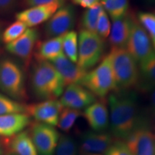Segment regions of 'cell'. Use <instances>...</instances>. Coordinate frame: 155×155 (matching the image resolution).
Returning <instances> with one entry per match:
<instances>
[{
  "label": "cell",
  "mask_w": 155,
  "mask_h": 155,
  "mask_svg": "<svg viewBox=\"0 0 155 155\" xmlns=\"http://www.w3.org/2000/svg\"><path fill=\"white\" fill-rule=\"evenodd\" d=\"M109 121L114 138L125 141L140 126L137 96L130 91H117L108 95Z\"/></svg>",
  "instance_id": "cell-1"
},
{
  "label": "cell",
  "mask_w": 155,
  "mask_h": 155,
  "mask_svg": "<svg viewBox=\"0 0 155 155\" xmlns=\"http://www.w3.org/2000/svg\"><path fill=\"white\" fill-rule=\"evenodd\" d=\"M108 55L115 79V92L136 88L139 77V65L134 58L125 48H112Z\"/></svg>",
  "instance_id": "cell-2"
},
{
  "label": "cell",
  "mask_w": 155,
  "mask_h": 155,
  "mask_svg": "<svg viewBox=\"0 0 155 155\" xmlns=\"http://www.w3.org/2000/svg\"><path fill=\"white\" fill-rule=\"evenodd\" d=\"M0 89L17 101L28 98L22 68L17 62L6 56L0 58Z\"/></svg>",
  "instance_id": "cell-3"
},
{
  "label": "cell",
  "mask_w": 155,
  "mask_h": 155,
  "mask_svg": "<svg viewBox=\"0 0 155 155\" xmlns=\"http://www.w3.org/2000/svg\"><path fill=\"white\" fill-rule=\"evenodd\" d=\"M81 85L100 98H105L112 91H116L115 79L108 55L86 73Z\"/></svg>",
  "instance_id": "cell-4"
},
{
  "label": "cell",
  "mask_w": 155,
  "mask_h": 155,
  "mask_svg": "<svg viewBox=\"0 0 155 155\" xmlns=\"http://www.w3.org/2000/svg\"><path fill=\"white\" fill-rule=\"evenodd\" d=\"M78 35L77 65L88 72L104 58V40L95 32L81 30Z\"/></svg>",
  "instance_id": "cell-5"
},
{
  "label": "cell",
  "mask_w": 155,
  "mask_h": 155,
  "mask_svg": "<svg viewBox=\"0 0 155 155\" xmlns=\"http://www.w3.org/2000/svg\"><path fill=\"white\" fill-rule=\"evenodd\" d=\"M126 49L139 64L147 61L155 54L150 36L136 16L133 19L130 35Z\"/></svg>",
  "instance_id": "cell-6"
},
{
  "label": "cell",
  "mask_w": 155,
  "mask_h": 155,
  "mask_svg": "<svg viewBox=\"0 0 155 155\" xmlns=\"http://www.w3.org/2000/svg\"><path fill=\"white\" fill-rule=\"evenodd\" d=\"M30 135L38 155H54L60 134L53 126L40 122L31 125Z\"/></svg>",
  "instance_id": "cell-7"
},
{
  "label": "cell",
  "mask_w": 155,
  "mask_h": 155,
  "mask_svg": "<svg viewBox=\"0 0 155 155\" xmlns=\"http://www.w3.org/2000/svg\"><path fill=\"white\" fill-rule=\"evenodd\" d=\"M75 23V11L71 5H64L46 22L44 28L45 36L55 38L72 30Z\"/></svg>",
  "instance_id": "cell-8"
},
{
  "label": "cell",
  "mask_w": 155,
  "mask_h": 155,
  "mask_svg": "<svg viewBox=\"0 0 155 155\" xmlns=\"http://www.w3.org/2000/svg\"><path fill=\"white\" fill-rule=\"evenodd\" d=\"M124 141L132 155H155V135L143 123Z\"/></svg>",
  "instance_id": "cell-9"
},
{
  "label": "cell",
  "mask_w": 155,
  "mask_h": 155,
  "mask_svg": "<svg viewBox=\"0 0 155 155\" xmlns=\"http://www.w3.org/2000/svg\"><path fill=\"white\" fill-rule=\"evenodd\" d=\"M39 32L35 28H28L27 30L13 42L6 45V50L16 56L26 65L30 63L38 42Z\"/></svg>",
  "instance_id": "cell-10"
},
{
  "label": "cell",
  "mask_w": 155,
  "mask_h": 155,
  "mask_svg": "<svg viewBox=\"0 0 155 155\" xmlns=\"http://www.w3.org/2000/svg\"><path fill=\"white\" fill-rule=\"evenodd\" d=\"M63 106L57 99L46 100L27 106L26 113L37 122L55 127Z\"/></svg>",
  "instance_id": "cell-11"
},
{
  "label": "cell",
  "mask_w": 155,
  "mask_h": 155,
  "mask_svg": "<svg viewBox=\"0 0 155 155\" xmlns=\"http://www.w3.org/2000/svg\"><path fill=\"white\" fill-rule=\"evenodd\" d=\"M62 5L53 3L29 7L15 15L17 20L24 23L29 28L41 25L49 19Z\"/></svg>",
  "instance_id": "cell-12"
},
{
  "label": "cell",
  "mask_w": 155,
  "mask_h": 155,
  "mask_svg": "<svg viewBox=\"0 0 155 155\" xmlns=\"http://www.w3.org/2000/svg\"><path fill=\"white\" fill-rule=\"evenodd\" d=\"M81 150L88 154H104L116 140L113 135L104 132L87 131L81 137Z\"/></svg>",
  "instance_id": "cell-13"
},
{
  "label": "cell",
  "mask_w": 155,
  "mask_h": 155,
  "mask_svg": "<svg viewBox=\"0 0 155 155\" xmlns=\"http://www.w3.org/2000/svg\"><path fill=\"white\" fill-rule=\"evenodd\" d=\"M82 115L94 131L104 132L109 125V114L105 98L96 100L85 108Z\"/></svg>",
  "instance_id": "cell-14"
},
{
  "label": "cell",
  "mask_w": 155,
  "mask_h": 155,
  "mask_svg": "<svg viewBox=\"0 0 155 155\" xmlns=\"http://www.w3.org/2000/svg\"><path fill=\"white\" fill-rule=\"evenodd\" d=\"M50 62L61 75L65 87L72 84L81 85L87 73L78 66L76 63L70 61L64 53Z\"/></svg>",
  "instance_id": "cell-15"
},
{
  "label": "cell",
  "mask_w": 155,
  "mask_h": 155,
  "mask_svg": "<svg viewBox=\"0 0 155 155\" xmlns=\"http://www.w3.org/2000/svg\"><path fill=\"white\" fill-rule=\"evenodd\" d=\"M134 17V15L129 12L124 17L113 20L109 35V42L111 48H126L130 35Z\"/></svg>",
  "instance_id": "cell-16"
},
{
  "label": "cell",
  "mask_w": 155,
  "mask_h": 155,
  "mask_svg": "<svg viewBox=\"0 0 155 155\" xmlns=\"http://www.w3.org/2000/svg\"><path fill=\"white\" fill-rule=\"evenodd\" d=\"M31 122L27 113L0 115V137H13L23 131Z\"/></svg>",
  "instance_id": "cell-17"
},
{
  "label": "cell",
  "mask_w": 155,
  "mask_h": 155,
  "mask_svg": "<svg viewBox=\"0 0 155 155\" xmlns=\"http://www.w3.org/2000/svg\"><path fill=\"white\" fill-rule=\"evenodd\" d=\"M63 35L48 38L42 42H38L35 53L36 61H51L63 53Z\"/></svg>",
  "instance_id": "cell-18"
},
{
  "label": "cell",
  "mask_w": 155,
  "mask_h": 155,
  "mask_svg": "<svg viewBox=\"0 0 155 155\" xmlns=\"http://www.w3.org/2000/svg\"><path fill=\"white\" fill-rule=\"evenodd\" d=\"M139 65V77L136 88L143 94L151 93L155 89V54Z\"/></svg>",
  "instance_id": "cell-19"
},
{
  "label": "cell",
  "mask_w": 155,
  "mask_h": 155,
  "mask_svg": "<svg viewBox=\"0 0 155 155\" xmlns=\"http://www.w3.org/2000/svg\"><path fill=\"white\" fill-rule=\"evenodd\" d=\"M45 77L53 99L61 96L65 90L63 78L54 65L49 61H37Z\"/></svg>",
  "instance_id": "cell-20"
},
{
  "label": "cell",
  "mask_w": 155,
  "mask_h": 155,
  "mask_svg": "<svg viewBox=\"0 0 155 155\" xmlns=\"http://www.w3.org/2000/svg\"><path fill=\"white\" fill-rule=\"evenodd\" d=\"M30 83L32 92L39 99L43 101L53 99L45 77L37 61L31 71Z\"/></svg>",
  "instance_id": "cell-21"
},
{
  "label": "cell",
  "mask_w": 155,
  "mask_h": 155,
  "mask_svg": "<svg viewBox=\"0 0 155 155\" xmlns=\"http://www.w3.org/2000/svg\"><path fill=\"white\" fill-rule=\"evenodd\" d=\"M11 153L16 155H38L30 133L28 131H21L9 142Z\"/></svg>",
  "instance_id": "cell-22"
},
{
  "label": "cell",
  "mask_w": 155,
  "mask_h": 155,
  "mask_svg": "<svg viewBox=\"0 0 155 155\" xmlns=\"http://www.w3.org/2000/svg\"><path fill=\"white\" fill-rule=\"evenodd\" d=\"M101 4L112 20L121 18L129 12V0H104Z\"/></svg>",
  "instance_id": "cell-23"
},
{
  "label": "cell",
  "mask_w": 155,
  "mask_h": 155,
  "mask_svg": "<svg viewBox=\"0 0 155 155\" xmlns=\"http://www.w3.org/2000/svg\"><path fill=\"white\" fill-rule=\"evenodd\" d=\"M103 9V6L101 3L86 9L83 13L81 18V30L96 33V25L98 17Z\"/></svg>",
  "instance_id": "cell-24"
},
{
  "label": "cell",
  "mask_w": 155,
  "mask_h": 155,
  "mask_svg": "<svg viewBox=\"0 0 155 155\" xmlns=\"http://www.w3.org/2000/svg\"><path fill=\"white\" fill-rule=\"evenodd\" d=\"M63 53L73 63H76L78 50V35L71 30L64 35L63 40Z\"/></svg>",
  "instance_id": "cell-25"
},
{
  "label": "cell",
  "mask_w": 155,
  "mask_h": 155,
  "mask_svg": "<svg viewBox=\"0 0 155 155\" xmlns=\"http://www.w3.org/2000/svg\"><path fill=\"white\" fill-rule=\"evenodd\" d=\"M81 115L82 113L80 110L63 107L60 114L57 126L61 130L68 132Z\"/></svg>",
  "instance_id": "cell-26"
},
{
  "label": "cell",
  "mask_w": 155,
  "mask_h": 155,
  "mask_svg": "<svg viewBox=\"0 0 155 155\" xmlns=\"http://www.w3.org/2000/svg\"><path fill=\"white\" fill-rule=\"evenodd\" d=\"M27 106L0 93V115L26 113Z\"/></svg>",
  "instance_id": "cell-27"
},
{
  "label": "cell",
  "mask_w": 155,
  "mask_h": 155,
  "mask_svg": "<svg viewBox=\"0 0 155 155\" xmlns=\"http://www.w3.org/2000/svg\"><path fill=\"white\" fill-rule=\"evenodd\" d=\"M28 27L20 21L16 20L9 25L2 33V40L6 45L17 40L24 33Z\"/></svg>",
  "instance_id": "cell-28"
},
{
  "label": "cell",
  "mask_w": 155,
  "mask_h": 155,
  "mask_svg": "<svg viewBox=\"0 0 155 155\" xmlns=\"http://www.w3.org/2000/svg\"><path fill=\"white\" fill-rule=\"evenodd\" d=\"M55 153V155H78L76 143L72 137L62 135L60 137Z\"/></svg>",
  "instance_id": "cell-29"
},
{
  "label": "cell",
  "mask_w": 155,
  "mask_h": 155,
  "mask_svg": "<svg viewBox=\"0 0 155 155\" xmlns=\"http://www.w3.org/2000/svg\"><path fill=\"white\" fill-rule=\"evenodd\" d=\"M137 18L149 35L154 45L155 44V15L146 12H141L138 13Z\"/></svg>",
  "instance_id": "cell-30"
},
{
  "label": "cell",
  "mask_w": 155,
  "mask_h": 155,
  "mask_svg": "<svg viewBox=\"0 0 155 155\" xmlns=\"http://www.w3.org/2000/svg\"><path fill=\"white\" fill-rule=\"evenodd\" d=\"M111 28V24L110 22V17L106 13V12L103 9L99 17H98V22H97L96 34L98 35L104 40L106 39L109 37Z\"/></svg>",
  "instance_id": "cell-31"
},
{
  "label": "cell",
  "mask_w": 155,
  "mask_h": 155,
  "mask_svg": "<svg viewBox=\"0 0 155 155\" xmlns=\"http://www.w3.org/2000/svg\"><path fill=\"white\" fill-rule=\"evenodd\" d=\"M104 155H132L125 141L116 139L107 151L104 153Z\"/></svg>",
  "instance_id": "cell-32"
},
{
  "label": "cell",
  "mask_w": 155,
  "mask_h": 155,
  "mask_svg": "<svg viewBox=\"0 0 155 155\" xmlns=\"http://www.w3.org/2000/svg\"><path fill=\"white\" fill-rule=\"evenodd\" d=\"M22 5L27 7H35V6L49 5V4L56 3L62 6L65 5V0H21Z\"/></svg>",
  "instance_id": "cell-33"
},
{
  "label": "cell",
  "mask_w": 155,
  "mask_h": 155,
  "mask_svg": "<svg viewBox=\"0 0 155 155\" xmlns=\"http://www.w3.org/2000/svg\"><path fill=\"white\" fill-rule=\"evenodd\" d=\"M17 0H0V14H6L14 9Z\"/></svg>",
  "instance_id": "cell-34"
},
{
  "label": "cell",
  "mask_w": 155,
  "mask_h": 155,
  "mask_svg": "<svg viewBox=\"0 0 155 155\" xmlns=\"http://www.w3.org/2000/svg\"><path fill=\"white\" fill-rule=\"evenodd\" d=\"M101 0H71L73 4L78 5L83 8L88 9L101 3Z\"/></svg>",
  "instance_id": "cell-35"
},
{
  "label": "cell",
  "mask_w": 155,
  "mask_h": 155,
  "mask_svg": "<svg viewBox=\"0 0 155 155\" xmlns=\"http://www.w3.org/2000/svg\"><path fill=\"white\" fill-rule=\"evenodd\" d=\"M152 94H151L150 96V104L151 107H152V111L155 113V89L154 91H152Z\"/></svg>",
  "instance_id": "cell-36"
},
{
  "label": "cell",
  "mask_w": 155,
  "mask_h": 155,
  "mask_svg": "<svg viewBox=\"0 0 155 155\" xmlns=\"http://www.w3.org/2000/svg\"><path fill=\"white\" fill-rule=\"evenodd\" d=\"M4 154V149L2 144H0V155H2Z\"/></svg>",
  "instance_id": "cell-37"
},
{
  "label": "cell",
  "mask_w": 155,
  "mask_h": 155,
  "mask_svg": "<svg viewBox=\"0 0 155 155\" xmlns=\"http://www.w3.org/2000/svg\"><path fill=\"white\" fill-rule=\"evenodd\" d=\"M7 155H16V154H13V153H9V154H8Z\"/></svg>",
  "instance_id": "cell-38"
},
{
  "label": "cell",
  "mask_w": 155,
  "mask_h": 155,
  "mask_svg": "<svg viewBox=\"0 0 155 155\" xmlns=\"http://www.w3.org/2000/svg\"><path fill=\"white\" fill-rule=\"evenodd\" d=\"M88 155H101V154H88Z\"/></svg>",
  "instance_id": "cell-39"
},
{
  "label": "cell",
  "mask_w": 155,
  "mask_h": 155,
  "mask_svg": "<svg viewBox=\"0 0 155 155\" xmlns=\"http://www.w3.org/2000/svg\"><path fill=\"white\" fill-rule=\"evenodd\" d=\"M0 40H2V34H1V32H0Z\"/></svg>",
  "instance_id": "cell-40"
},
{
  "label": "cell",
  "mask_w": 155,
  "mask_h": 155,
  "mask_svg": "<svg viewBox=\"0 0 155 155\" xmlns=\"http://www.w3.org/2000/svg\"><path fill=\"white\" fill-rule=\"evenodd\" d=\"M153 47H154V50H155V44L154 45H153Z\"/></svg>",
  "instance_id": "cell-41"
},
{
  "label": "cell",
  "mask_w": 155,
  "mask_h": 155,
  "mask_svg": "<svg viewBox=\"0 0 155 155\" xmlns=\"http://www.w3.org/2000/svg\"><path fill=\"white\" fill-rule=\"evenodd\" d=\"M101 1H104V0H101Z\"/></svg>",
  "instance_id": "cell-42"
}]
</instances>
